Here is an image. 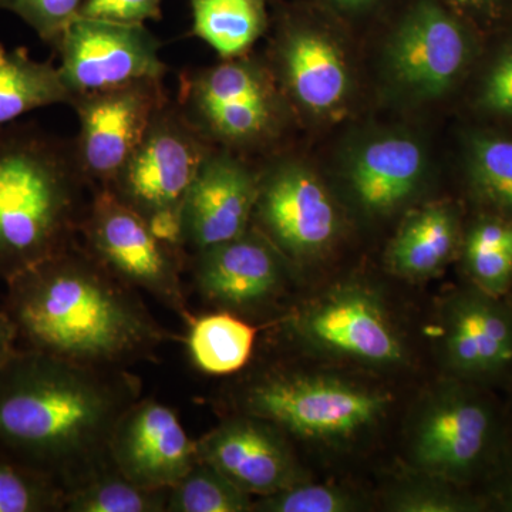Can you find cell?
I'll return each instance as SVG.
<instances>
[{
  "label": "cell",
  "instance_id": "obj_14",
  "mask_svg": "<svg viewBox=\"0 0 512 512\" xmlns=\"http://www.w3.org/2000/svg\"><path fill=\"white\" fill-rule=\"evenodd\" d=\"M286 264L281 252L251 227L241 237L192 252L185 274L202 303L245 319L278 301Z\"/></svg>",
  "mask_w": 512,
  "mask_h": 512
},
{
  "label": "cell",
  "instance_id": "obj_34",
  "mask_svg": "<svg viewBox=\"0 0 512 512\" xmlns=\"http://www.w3.org/2000/svg\"><path fill=\"white\" fill-rule=\"evenodd\" d=\"M483 104L498 113L512 114V52L495 64L485 80Z\"/></svg>",
  "mask_w": 512,
  "mask_h": 512
},
{
  "label": "cell",
  "instance_id": "obj_38",
  "mask_svg": "<svg viewBox=\"0 0 512 512\" xmlns=\"http://www.w3.org/2000/svg\"><path fill=\"white\" fill-rule=\"evenodd\" d=\"M450 2L468 9H487L500 2V0H450Z\"/></svg>",
  "mask_w": 512,
  "mask_h": 512
},
{
  "label": "cell",
  "instance_id": "obj_22",
  "mask_svg": "<svg viewBox=\"0 0 512 512\" xmlns=\"http://www.w3.org/2000/svg\"><path fill=\"white\" fill-rule=\"evenodd\" d=\"M73 94L52 60L39 62L26 47L0 43V126L43 107L72 106Z\"/></svg>",
  "mask_w": 512,
  "mask_h": 512
},
{
  "label": "cell",
  "instance_id": "obj_9",
  "mask_svg": "<svg viewBox=\"0 0 512 512\" xmlns=\"http://www.w3.org/2000/svg\"><path fill=\"white\" fill-rule=\"evenodd\" d=\"M252 228L293 264L316 258L333 244L339 217L332 195L311 167L275 156L259 168Z\"/></svg>",
  "mask_w": 512,
  "mask_h": 512
},
{
  "label": "cell",
  "instance_id": "obj_1",
  "mask_svg": "<svg viewBox=\"0 0 512 512\" xmlns=\"http://www.w3.org/2000/svg\"><path fill=\"white\" fill-rule=\"evenodd\" d=\"M141 396L130 369L19 349L0 369V451L66 493L113 467L111 434Z\"/></svg>",
  "mask_w": 512,
  "mask_h": 512
},
{
  "label": "cell",
  "instance_id": "obj_17",
  "mask_svg": "<svg viewBox=\"0 0 512 512\" xmlns=\"http://www.w3.org/2000/svg\"><path fill=\"white\" fill-rule=\"evenodd\" d=\"M110 457L133 483L171 488L197 463V440L188 436L173 407L141 396L117 421Z\"/></svg>",
  "mask_w": 512,
  "mask_h": 512
},
{
  "label": "cell",
  "instance_id": "obj_2",
  "mask_svg": "<svg viewBox=\"0 0 512 512\" xmlns=\"http://www.w3.org/2000/svg\"><path fill=\"white\" fill-rule=\"evenodd\" d=\"M3 311L18 330L19 349L99 369L158 362L183 342L144 303L138 289L100 264L79 241L6 282Z\"/></svg>",
  "mask_w": 512,
  "mask_h": 512
},
{
  "label": "cell",
  "instance_id": "obj_28",
  "mask_svg": "<svg viewBox=\"0 0 512 512\" xmlns=\"http://www.w3.org/2000/svg\"><path fill=\"white\" fill-rule=\"evenodd\" d=\"M470 161L478 191L498 207L512 211V141L476 138Z\"/></svg>",
  "mask_w": 512,
  "mask_h": 512
},
{
  "label": "cell",
  "instance_id": "obj_30",
  "mask_svg": "<svg viewBox=\"0 0 512 512\" xmlns=\"http://www.w3.org/2000/svg\"><path fill=\"white\" fill-rule=\"evenodd\" d=\"M84 0H0V10L15 13L50 49L79 15Z\"/></svg>",
  "mask_w": 512,
  "mask_h": 512
},
{
  "label": "cell",
  "instance_id": "obj_29",
  "mask_svg": "<svg viewBox=\"0 0 512 512\" xmlns=\"http://www.w3.org/2000/svg\"><path fill=\"white\" fill-rule=\"evenodd\" d=\"M356 508L357 501L346 491L305 481L254 501V511L259 512H348Z\"/></svg>",
  "mask_w": 512,
  "mask_h": 512
},
{
  "label": "cell",
  "instance_id": "obj_4",
  "mask_svg": "<svg viewBox=\"0 0 512 512\" xmlns=\"http://www.w3.org/2000/svg\"><path fill=\"white\" fill-rule=\"evenodd\" d=\"M390 402L389 394L339 377L266 366L238 384L225 406L229 414L268 421L288 437L343 443L375 426Z\"/></svg>",
  "mask_w": 512,
  "mask_h": 512
},
{
  "label": "cell",
  "instance_id": "obj_32",
  "mask_svg": "<svg viewBox=\"0 0 512 512\" xmlns=\"http://www.w3.org/2000/svg\"><path fill=\"white\" fill-rule=\"evenodd\" d=\"M163 0H84L77 18L104 20L121 25H146L163 19Z\"/></svg>",
  "mask_w": 512,
  "mask_h": 512
},
{
  "label": "cell",
  "instance_id": "obj_5",
  "mask_svg": "<svg viewBox=\"0 0 512 512\" xmlns=\"http://www.w3.org/2000/svg\"><path fill=\"white\" fill-rule=\"evenodd\" d=\"M174 99L212 146L241 156L274 146L291 109L268 63L249 55L183 70Z\"/></svg>",
  "mask_w": 512,
  "mask_h": 512
},
{
  "label": "cell",
  "instance_id": "obj_11",
  "mask_svg": "<svg viewBox=\"0 0 512 512\" xmlns=\"http://www.w3.org/2000/svg\"><path fill=\"white\" fill-rule=\"evenodd\" d=\"M284 325L308 348L362 365L392 367L406 359L382 301L365 286H339L293 312Z\"/></svg>",
  "mask_w": 512,
  "mask_h": 512
},
{
  "label": "cell",
  "instance_id": "obj_21",
  "mask_svg": "<svg viewBox=\"0 0 512 512\" xmlns=\"http://www.w3.org/2000/svg\"><path fill=\"white\" fill-rule=\"evenodd\" d=\"M457 239L454 212L444 204H429L403 222L387 252L396 274L406 278H429L444 268Z\"/></svg>",
  "mask_w": 512,
  "mask_h": 512
},
{
  "label": "cell",
  "instance_id": "obj_16",
  "mask_svg": "<svg viewBox=\"0 0 512 512\" xmlns=\"http://www.w3.org/2000/svg\"><path fill=\"white\" fill-rule=\"evenodd\" d=\"M259 170L241 154L214 147L205 158L183 205L188 254L241 237L252 225Z\"/></svg>",
  "mask_w": 512,
  "mask_h": 512
},
{
  "label": "cell",
  "instance_id": "obj_35",
  "mask_svg": "<svg viewBox=\"0 0 512 512\" xmlns=\"http://www.w3.org/2000/svg\"><path fill=\"white\" fill-rule=\"evenodd\" d=\"M480 249L512 251V225L494 220L478 222L468 235L466 251H480Z\"/></svg>",
  "mask_w": 512,
  "mask_h": 512
},
{
  "label": "cell",
  "instance_id": "obj_12",
  "mask_svg": "<svg viewBox=\"0 0 512 512\" xmlns=\"http://www.w3.org/2000/svg\"><path fill=\"white\" fill-rule=\"evenodd\" d=\"M163 43L146 25H121L76 18L64 30L53 53L60 74L73 94L111 89L144 79H164Z\"/></svg>",
  "mask_w": 512,
  "mask_h": 512
},
{
  "label": "cell",
  "instance_id": "obj_27",
  "mask_svg": "<svg viewBox=\"0 0 512 512\" xmlns=\"http://www.w3.org/2000/svg\"><path fill=\"white\" fill-rule=\"evenodd\" d=\"M64 491L0 451V512H63Z\"/></svg>",
  "mask_w": 512,
  "mask_h": 512
},
{
  "label": "cell",
  "instance_id": "obj_13",
  "mask_svg": "<svg viewBox=\"0 0 512 512\" xmlns=\"http://www.w3.org/2000/svg\"><path fill=\"white\" fill-rule=\"evenodd\" d=\"M467 59L466 29L441 0H413L387 42V72L400 89L419 99L447 93Z\"/></svg>",
  "mask_w": 512,
  "mask_h": 512
},
{
  "label": "cell",
  "instance_id": "obj_37",
  "mask_svg": "<svg viewBox=\"0 0 512 512\" xmlns=\"http://www.w3.org/2000/svg\"><path fill=\"white\" fill-rule=\"evenodd\" d=\"M18 352V330L8 313L0 309V369Z\"/></svg>",
  "mask_w": 512,
  "mask_h": 512
},
{
  "label": "cell",
  "instance_id": "obj_26",
  "mask_svg": "<svg viewBox=\"0 0 512 512\" xmlns=\"http://www.w3.org/2000/svg\"><path fill=\"white\" fill-rule=\"evenodd\" d=\"M254 501L220 471L198 460L170 488L167 512H251Z\"/></svg>",
  "mask_w": 512,
  "mask_h": 512
},
{
  "label": "cell",
  "instance_id": "obj_24",
  "mask_svg": "<svg viewBox=\"0 0 512 512\" xmlns=\"http://www.w3.org/2000/svg\"><path fill=\"white\" fill-rule=\"evenodd\" d=\"M190 35L217 53L221 60L249 55L271 26L269 0H188Z\"/></svg>",
  "mask_w": 512,
  "mask_h": 512
},
{
  "label": "cell",
  "instance_id": "obj_33",
  "mask_svg": "<svg viewBox=\"0 0 512 512\" xmlns=\"http://www.w3.org/2000/svg\"><path fill=\"white\" fill-rule=\"evenodd\" d=\"M466 262L468 274L485 295L493 298L507 291L512 279V251H466Z\"/></svg>",
  "mask_w": 512,
  "mask_h": 512
},
{
  "label": "cell",
  "instance_id": "obj_7",
  "mask_svg": "<svg viewBox=\"0 0 512 512\" xmlns=\"http://www.w3.org/2000/svg\"><path fill=\"white\" fill-rule=\"evenodd\" d=\"M80 244L127 285L146 292L187 326L188 251L161 241L146 220L106 188H94L79 234Z\"/></svg>",
  "mask_w": 512,
  "mask_h": 512
},
{
  "label": "cell",
  "instance_id": "obj_39",
  "mask_svg": "<svg viewBox=\"0 0 512 512\" xmlns=\"http://www.w3.org/2000/svg\"><path fill=\"white\" fill-rule=\"evenodd\" d=\"M504 505L507 507V510L512 511V477L511 480L508 481L507 488H505Z\"/></svg>",
  "mask_w": 512,
  "mask_h": 512
},
{
  "label": "cell",
  "instance_id": "obj_18",
  "mask_svg": "<svg viewBox=\"0 0 512 512\" xmlns=\"http://www.w3.org/2000/svg\"><path fill=\"white\" fill-rule=\"evenodd\" d=\"M491 436V416L476 397L448 390L424 410L414 431L413 461L437 480H458L474 470Z\"/></svg>",
  "mask_w": 512,
  "mask_h": 512
},
{
  "label": "cell",
  "instance_id": "obj_36",
  "mask_svg": "<svg viewBox=\"0 0 512 512\" xmlns=\"http://www.w3.org/2000/svg\"><path fill=\"white\" fill-rule=\"evenodd\" d=\"M320 8L340 16H357L379 8L384 0H313Z\"/></svg>",
  "mask_w": 512,
  "mask_h": 512
},
{
  "label": "cell",
  "instance_id": "obj_20",
  "mask_svg": "<svg viewBox=\"0 0 512 512\" xmlns=\"http://www.w3.org/2000/svg\"><path fill=\"white\" fill-rule=\"evenodd\" d=\"M448 365L464 376H484L512 362V319L488 295L458 298L448 312Z\"/></svg>",
  "mask_w": 512,
  "mask_h": 512
},
{
  "label": "cell",
  "instance_id": "obj_15",
  "mask_svg": "<svg viewBox=\"0 0 512 512\" xmlns=\"http://www.w3.org/2000/svg\"><path fill=\"white\" fill-rule=\"evenodd\" d=\"M197 456L252 497L275 494L305 481L284 431L252 416H225L197 439Z\"/></svg>",
  "mask_w": 512,
  "mask_h": 512
},
{
  "label": "cell",
  "instance_id": "obj_19",
  "mask_svg": "<svg viewBox=\"0 0 512 512\" xmlns=\"http://www.w3.org/2000/svg\"><path fill=\"white\" fill-rule=\"evenodd\" d=\"M426 167V153L419 141L404 134H382L353 150L346 177L363 210L386 215L416 194Z\"/></svg>",
  "mask_w": 512,
  "mask_h": 512
},
{
  "label": "cell",
  "instance_id": "obj_25",
  "mask_svg": "<svg viewBox=\"0 0 512 512\" xmlns=\"http://www.w3.org/2000/svg\"><path fill=\"white\" fill-rule=\"evenodd\" d=\"M168 493L141 487L113 466L66 491L63 512H167Z\"/></svg>",
  "mask_w": 512,
  "mask_h": 512
},
{
  "label": "cell",
  "instance_id": "obj_3",
  "mask_svg": "<svg viewBox=\"0 0 512 512\" xmlns=\"http://www.w3.org/2000/svg\"><path fill=\"white\" fill-rule=\"evenodd\" d=\"M90 198L73 137L35 121L0 126V279L76 244Z\"/></svg>",
  "mask_w": 512,
  "mask_h": 512
},
{
  "label": "cell",
  "instance_id": "obj_31",
  "mask_svg": "<svg viewBox=\"0 0 512 512\" xmlns=\"http://www.w3.org/2000/svg\"><path fill=\"white\" fill-rule=\"evenodd\" d=\"M390 510L399 512H463L476 510V505L443 484L412 481L392 494Z\"/></svg>",
  "mask_w": 512,
  "mask_h": 512
},
{
  "label": "cell",
  "instance_id": "obj_23",
  "mask_svg": "<svg viewBox=\"0 0 512 512\" xmlns=\"http://www.w3.org/2000/svg\"><path fill=\"white\" fill-rule=\"evenodd\" d=\"M185 328L191 365L204 375H235L252 362L258 328L247 319L214 311L194 316Z\"/></svg>",
  "mask_w": 512,
  "mask_h": 512
},
{
  "label": "cell",
  "instance_id": "obj_8",
  "mask_svg": "<svg viewBox=\"0 0 512 512\" xmlns=\"http://www.w3.org/2000/svg\"><path fill=\"white\" fill-rule=\"evenodd\" d=\"M268 66L289 107L306 116H340L352 93L348 60L318 9L281 5Z\"/></svg>",
  "mask_w": 512,
  "mask_h": 512
},
{
  "label": "cell",
  "instance_id": "obj_6",
  "mask_svg": "<svg viewBox=\"0 0 512 512\" xmlns=\"http://www.w3.org/2000/svg\"><path fill=\"white\" fill-rule=\"evenodd\" d=\"M214 147L170 97L106 190L143 217L158 238L180 245L185 197Z\"/></svg>",
  "mask_w": 512,
  "mask_h": 512
},
{
  "label": "cell",
  "instance_id": "obj_10",
  "mask_svg": "<svg viewBox=\"0 0 512 512\" xmlns=\"http://www.w3.org/2000/svg\"><path fill=\"white\" fill-rule=\"evenodd\" d=\"M170 97L164 79L138 80L74 96L70 107L79 120L74 147L92 190L109 187Z\"/></svg>",
  "mask_w": 512,
  "mask_h": 512
}]
</instances>
